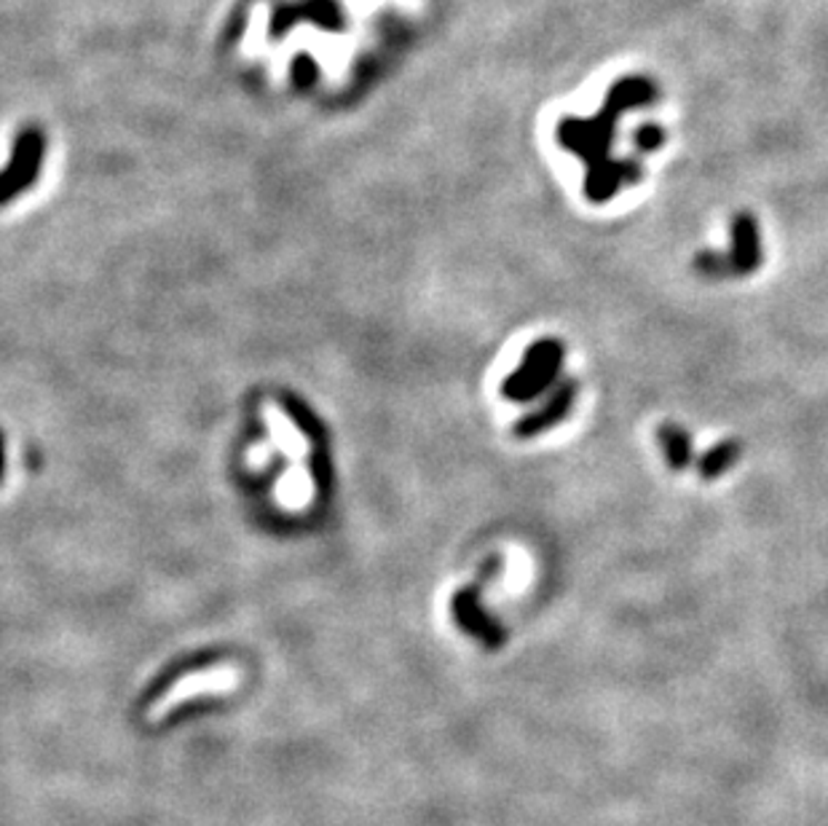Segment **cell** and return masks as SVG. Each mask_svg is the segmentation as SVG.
Wrapping results in <instances>:
<instances>
[{
	"mask_svg": "<svg viewBox=\"0 0 828 826\" xmlns=\"http://www.w3.org/2000/svg\"><path fill=\"white\" fill-rule=\"evenodd\" d=\"M3 470H6V437L0 432V481H3Z\"/></svg>",
	"mask_w": 828,
	"mask_h": 826,
	"instance_id": "cell-11",
	"label": "cell"
},
{
	"mask_svg": "<svg viewBox=\"0 0 828 826\" xmlns=\"http://www.w3.org/2000/svg\"><path fill=\"white\" fill-rule=\"evenodd\" d=\"M234 682H236V676L229 674V671H210V674L188 676V679L174 684L170 693H166L159 703H153L151 714L148 716H151V719H161V716L170 714V708L178 706V703H183L188 698H196V695L210 693V689H225Z\"/></svg>",
	"mask_w": 828,
	"mask_h": 826,
	"instance_id": "cell-6",
	"label": "cell"
},
{
	"mask_svg": "<svg viewBox=\"0 0 828 826\" xmlns=\"http://www.w3.org/2000/svg\"><path fill=\"white\" fill-rule=\"evenodd\" d=\"M655 100V87L646 79L619 81L606 100L604 113L590 121L566 119L558 127V140L563 148L574 151L587 161V183L585 191L590 202H609L623 183H636L642 170L633 161H612L609 148L614 143V124L617 115L630 105H644Z\"/></svg>",
	"mask_w": 828,
	"mask_h": 826,
	"instance_id": "cell-1",
	"label": "cell"
},
{
	"mask_svg": "<svg viewBox=\"0 0 828 826\" xmlns=\"http://www.w3.org/2000/svg\"><path fill=\"white\" fill-rule=\"evenodd\" d=\"M761 263V239L759 225L750 212H740L733 221V250L729 253H700L695 258V269L710 280L721 276L754 274Z\"/></svg>",
	"mask_w": 828,
	"mask_h": 826,
	"instance_id": "cell-3",
	"label": "cell"
},
{
	"mask_svg": "<svg viewBox=\"0 0 828 826\" xmlns=\"http://www.w3.org/2000/svg\"><path fill=\"white\" fill-rule=\"evenodd\" d=\"M657 441L663 445L665 460L673 470H684L691 464V437L687 430H681L678 424H663L657 430Z\"/></svg>",
	"mask_w": 828,
	"mask_h": 826,
	"instance_id": "cell-8",
	"label": "cell"
},
{
	"mask_svg": "<svg viewBox=\"0 0 828 826\" xmlns=\"http://www.w3.org/2000/svg\"><path fill=\"white\" fill-rule=\"evenodd\" d=\"M41 138L36 132L22 134V140L17 143L14 159H11L9 170L0 175V204L9 202L11 197L19 191L30 189L32 180L38 175V167H41Z\"/></svg>",
	"mask_w": 828,
	"mask_h": 826,
	"instance_id": "cell-5",
	"label": "cell"
},
{
	"mask_svg": "<svg viewBox=\"0 0 828 826\" xmlns=\"http://www.w3.org/2000/svg\"><path fill=\"white\" fill-rule=\"evenodd\" d=\"M737 460H740V443L724 441L719 445H714L708 454L700 456V464H697V467H700V475L705 481H716V477L727 473Z\"/></svg>",
	"mask_w": 828,
	"mask_h": 826,
	"instance_id": "cell-9",
	"label": "cell"
},
{
	"mask_svg": "<svg viewBox=\"0 0 828 826\" xmlns=\"http://www.w3.org/2000/svg\"><path fill=\"white\" fill-rule=\"evenodd\" d=\"M563 344L558 339H542L528 346L526 357L517 365L515 373H509L502 384V395L513 403H528V400L545 395L561 382L563 367Z\"/></svg>",
	"mask_w": 828,
	"mask_h": 826,
	"instance_id": "cell-2",
	"label": "cell"
},
{
	"mask_svg": "<svg viewBox=\"0 0 828 826\" xmlns=\"http://www.w3.org/2000/svg\"><path fill=\"white\" fill-rule=\"evenodd\" d=\"M454 612H456L458 623L464 625V631L481 636L483 642H488V644H499L502 642V636H504L502 628L496 625V620L491 617L488 612H483L481 602H477V591L475 588L456 593Z\"/></svg>",
	"mask_w": 828,
	"mask_h": 826,
	"instance_id": "cell-7",
	"label": "cell"
},
{
	"mask_svg": "<svg viewBox=\"0 0 828 826\" xmlns=\"http://www.w3.org/2000/svg\"><path fill=\"white\" fill-rule=\"evenodd\" d=\"M633 140H636V145L642 148V151H657V148L665 143V132L655 124H646L638 129Z\"/></svg>",
	"mask_w": 828,
	"mask_h": 826,
	"instance_id": "cell-10",
	"label": "cell"
},
{
	"mask_svg": "<svg viewBox=\"0 0 828 826\" xmlns=\"http://www.w3.org/2000/svg\"><path fill=\"white\" fill-rule=\"evenodd\" d=\"M577 382H572V379H566V382H558L549 390V397L545 400V405H539V409L528 413V416H523L521 422L515 424V435L517 437H536L542 435V432L555 427V424H561L563 419L568 416V411H572L574 400H577Z\"/></svg>",
	"mask_w": 828,
	"mask_h": 826,
	"instance_id": "cell-4",
	"label": "cell"
}]
</instances>
